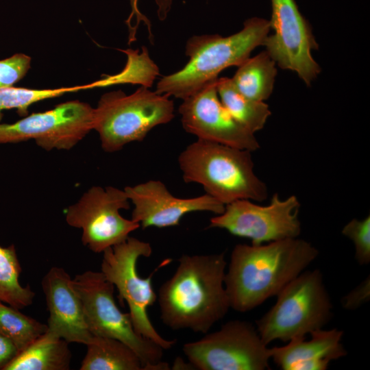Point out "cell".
I'll list each match as a JSON object with an SVG mask.
<instances>
[{
    "instance_id": "9",
    "label": "cell",
    "mask_w": 370,
    "mask_h": 370,
    "mask_svg": "<svg viewBox=\"0 0 370 370\" xmlns=\"http://www.w3.org/2000/svg\"><path fill=\"white\" fill-rule=\"evenodd\" d=\"M182 350L195 369H270L269 348L256 327L246 321H227L219 330L184 344Z\"/></svg>"
},
{
    "instance_id": "18",
    "label": "cell",
    "mask_w": 370,
    "mask_h": 370,
    "mask_svg": "<svg viewBox=\"0 0 370 370\" xmlns=\"http://www.w3.org/2000/svg\"><path fill=\"white\" fill-rule=\"evenodd\" d=\"M68 344L46 332L21 351L5 370H68L71 359Z\"/></svg>"
},
{
    "instance_id": "21",
    "label": "cell",
    "mask_w": 370,
    "mask_h": 370,
    "mask_svg": "<svg viewBox=\"0 0 370 370\" xmlns=\"http://www.w3.org/2000/svg\"><path fill=\"white\" fill-rule=\"evenodd\" d=\"M217 88L221 103L237 121L254 134L264 127L271 115L267 103L241 95L231 78H217Z\"/></svg>"
},
{
    "instance_id": "25",
    "label": "cell",
    "mask_w": 370,
    "mask_h": 370,
    "mask_svg": "<svg viewBox=\"0 0 370 370\" xmlns=\"http://www.w3.org/2000/svg\"><path fill=\"white\" fill-rule=\"evenodd\" d=\"M342 234L349 238L355 247V258L361 264L370 262V216L359 220L354 219L342 230Z\"/></svg>"
},
{
    "instance_id": "5",
    "label": "cell",
    "mask_w": 370,
    "mask_h": 370,
    "mask_svg": "<svg viewBox=\"0 0 370 370\" xmlns=\"http://www.w3.org/2000/svg\"><path fill=\"white\" fill-rule=\"evenodd\" d=\"M275 304L256 321V329L268 345L305 338L332 319V304L319 269L303 271L277 295Z\"/></svg>"
},
{
    "instance_id": "3",
    "label": "cell",
    "mask_w": 370,
    "mask_h": 370,
    "mask_svg": "<svg viewBox=\"0 0 370 370\" xmlns=\"http://www.w3.org/2000/svg\"><path fill=\"white\" fill-rule=\"evenodd\" d=\"M270 29L269 21L253 17L245 21L241 31L228 36L190 37L185 47L188 62L178 71L162 77L156 92L184 99L217 79L223 70L241 65L255 48L263 45Z\"/></svg>"
},
{
    "instance_id": "11",
    "label": "cell",
    "mask_w": 370,
    "mask_h": 370,
    "mask_svg": "<svg viewBox=\"0 0 370 370\" xmlns=\"http://www.w3.org/2000/svg\"><path fill=\"white\" fill-rule=\"evenodd\" d=\"M299 207L295 195L281 199L275 193L267 206L239 199L226 204L221 214L211 218L208 227L249 238L252 245L297 238L301 232Z\"/></svg>"
},
{
    "instance_id": "1",
    "label": "cell",
    "mask_w": 370,
    "mask_h": 370,
    "mask_svg": "<svg viewBox=\"0 0 370 370\" xmlns=\"http://www.w3.org/2000/svg\"><path fill=\"white\" fill-rule=\"evenodd\" d=\"M225 254L182 255L157 295L160 319L173 330L206 334L230 308L224 280Z\"/></svg>"
},
{
    "instance_id": "30",
    "label": "cell",
    "mask_w": 370,
    "mask_h": 370,
    "mask_svg": "<svg viewBox=\"0 0 370 370\" xmlns=\"http://www.w3.org/2000/svg\"><path fill=\"white\" fill-rule=\"evenodd\" d=\"M172 367L173 369H188L186 367H189L190 369H195L190 362L188 364L184 363V360L180 358L175 359Z\"/></svg>"
},
{
    "instance_id": "26",
    "label": "cell",
    "mask_w": 370,
    "mask_h": 370,
    "mask_svg": "<svg viewBox=\"0 0 370 370\" xmlns=\"http://www.w3.org/2000/svg\"><path fill=\"white\" fill-rule=\"evenodd\" d=\"M31 58L16 53L0 60V88L12 86L20 81L30 68Z\"/></svg>"
},
{
    "instance_id": "14",
    "label": "cell",
    "mask_w": 370,
    "mask_h": 370,
    "mask_svg": "<svg viewBox=\"0 0 370 370\" xmlns=\"http://www.w3.org/2000/svg\"><path fill=\"white\" fill-rule=\"evenodd\" d=\"M217 78L183 99L178 112L184 130L198 139L251 152L257 150L260 145L254 134L237 121L221 103Z\"/></svg>"
},
{
    "instance_id": "12",
    "label": "cell",
    "mask_w": 370,
    "mask_h": 370,
    "mask_svg": "<svg viewBox=\"0 0 370 370\" xmlns=\"http://www.w3.org/2000/svg\"><path fill=\"white\" fill-rule=\"evenodd\" d=\"M95 108L69 101L14 123L0 124V143L34 140L45 150L70 149L93 130Z\"/></svg>"
},
{
    "instance_id": "8",
    "label": "cell",
    "mask_w": 370,
    "mask_h": 370,
    "mask_svg": "<svg viewBox=\"0 0 370 370\" xmlns=\"http://www.w3.org/2000/svg\"><path fill=\"white\" fill-rule=\"evenodd\" d=\"M81 299L87 326L93 336L118 339L131 347L141 360L145 370H168L162 362L164 349L138 334L129 312L116 306L114 286L100 271H86L73 279Z\"/></svg>"
},
{
    "instance_id": "22",
    "label": "cell",
    "mask_w": 370,
    "mask_h": 370,
    "mask_svg": "<svg viewBox=\"0 0 370 370\" xmlns=\"http://www.w3.org/2000/svg\"><path fill=\"white\" fill-rule=\"evenodd\" d=\"M21 267L13 245L0 246V301L17 309L32 304L35 293L19 282Z\"/></svg>"
},
{
    "instance_id": "23",
    "label": "cell",
    "mask_w": 370,
    "mask_h": 370,
    "mask_svg": "<svg viewBox=\"0 0 370 370\" xmlns=\"http://www.w3.org/2000/svg\"><path fill=\"white\" fill-rule=\"evenodd\" d=\"M47 325L0 301V333L10 339L19 352L45 334Z\"/></svg>"
},
{
    "instance_id": "7",
    "label": "cell",
    "mask_w": 370,
    "mask_h": 370,
    "mask_svg": "<svg viewBox=\"0 0 370 370\" xmlns=\"http://www.w3.org/2000/svg\"><path fill=\"white\" fill-rule=\"evenodd\" d=\"M152 254L150 243L134 237L106 249L103 252L101 272L119 292L121 302L125 301L129 307V314L136 332L158 344L164 350L176 343L175 339L163 338L156 330L148 315V308L157 300L152 286L154 274L169 264L172 259L166 258L145 278L137 271L140 258H148Z\"/></svg>"
},
{
    "instance_id": "28",
    "label": "cell",
    "mask_w": 370,
    "mask_h": 370,
    "mask_svg": "<svg viewBox=\"0 0 370 370\" xmlns=\"http://www.w3.org/2000/svg\"><path fill=\"white\" fill-rule=\"evenodd\" d=\"M370 298L369 276L342 299L343 307L347 310H356Z\"/></svg>"
},
{
    "instance_id": "6",
    "label": "cell",
    "mask_w": 370,
    "mask_h": 370,
    "mask_svg": "<svg viewBox=\"0 0 370 370\" xmlns=\"http://www.w3.org/2000/svg\"><path fill=\"white\" fill-rule=\"evenodd\" d=\"M174 116L169 96L143 86L129 95L121 90L103 95L95 108L93 130L103 149L115 152L130 143L142 141L153 128Z\"/></svg>"
},
{
    "instance_id": "16",
    "label": "cell",
    "mask_w": 370,
    "mask_h": 370,
    "mask_svg": "<svg viewBox=\"0 0 370 370\" xmlns=\"http://www.w3.org/2000/svg\"><path fill=\"white\" fill-rule=\"evenodd\" d=\"M49 317L47 332L66 342L87 345L93 337L73 279L62 268L53 267L41 282Z\"/></svg>"
},
{
    "instance_id": "19",
    "label": "cell",
    "mask_w": 370,
    "mask_h": 370,
    "mask_svg": "<svg viewBox=\"0 0 370 370\" xmlns=\"http://www.w3.org/2000/svg\"><path fill=\"white\" fill-rule=\"evenodd\" d=\"M86 345L80 370H145L137 354L118 339L93 336Z\"/></svg>"
},
{
    "instance_id": "15",
    "label": "cell",
    "mask_w": 370,
    "mask_h": 370,
    "mask_svg": "<svg viewBox=\"0 0 370 370\" xmlns=\"http://www.w3.org/2000/svg\"><path fill=\"white\" fill-rule=\"evenodd\" d=\"M134 204L132 219L142 228L179 225L184 215L193 212L221 214L225 205L208 194L192 198L173 196L164 184L151 180L124 189Z\"/></svg>"
},
{
    "instance_id": "10",
    "label": "cell",
    "mask_w": 370,
    "mask_h": 370,
    "mask_svg": "<svg viewBox=\"0 0 370 370\" xmlns=\"http://www.w3.org/2000/svg\"><path fill=\"white\" fill-rule=\"evenodd\" d=\"M125 190L112 186H92L80 199L66 210V221L82 230V243L95 253L126 241L131 232L140 227L134 220L127 219L120 210L130 208Z\"/></svg>"
},
{
    "instance_id": "4",
    "label": "cell",
    "mask_w": 370,
    "mask_h": 370,
    "mask_svg": "<svg viewBox=\"0 0 370 370\" xmlns=\"http://www.w3.org/2000/svg\"><path fill=\"white\" fill-rule=\"evenodd\" d=\"M251 152L197 138L180 153L178 163L185 182L201 184L224 205L239 199L261 201L267 188L254 173Z\"/></svg>"
},
{
    "instance_id": "17",
    "label": "cell",
    "mask_w": 370,
    "mask_h": 370,
    "mask_svg": "<svg viewBox=\"0 0 370 370\" xmlns=\"http://www.w3.org/2000/svg\"><path fill=\"white\" fill-rule=\"evenodd\" d=\"M310 334V340L296 338L269 348L271 360L283 370H325L332 360L347 355L341 343L343 331L321 328Z\"/></svg>"
},
{
    "instance_id": "13",
    "label": "cell",
    "mask_w": 370,
    "mask_h": 370,
    "mask_svg": "<svg viewBox=\"0 0 370 370\" xmlns=\"http://www.w3.org/2000/svg\"><path fill=\"white\" fill-rule=\"evenodd\" d=\"M273 34L263 45L271 58L282 69L295 72L310 85L321 71L311 52L318 49L311 27L300 12L295 0H271Z\"/></svg>"
},
{
    "instance_id": "27",
    "label": "cell",
    "mask_w": 370,
    "mask_h": 370,
    "mask_svg": "<svg viewBox=\"0 0 370 370\" xmlns=\"http://www.w3.org/2000/svg\"><path fill=\"white\" fill-rule=\"evenodd\" d=\"M129 1L131 7V12L127 19L125 21V23L128 26L129 34L132 32V21L135 18L136 24L134 27L136 31L140 25V23L143 22L148 28L149 39L152 42L153 34L151 29V23L147 17L140 11L138 5V0H129ZM155 2L157 5V14L159 20L164 21L170 12L173 0H155Z\"/></svg>"
},
{
    "instance_id": "24",
    "label": "cell",
    "mask_w": 370,
    "mask_h": 370,
    "mask_svg": "<svg viewBox=\"0 0 370 370\" xmlns=\"http://www.w3.org/2000/svg\"><path fill=\"white\" fill-rule=\"evenodd\" d=\"M68 92L66 87L53 89H31L13 86L0 88V121L2 112L16 109L23 116L27 114L29 106L36 102L60 97Z\"/></svg>"
},
{
    "instance_id": "29",
    "label": "cell",
    "mask_w": 370,
    "mask_h": 370,
    "mask_svg": "<svg viewBox=\"0 0 370 370\" xmlns=\"http://www.w3.org/2000/svg\"><path fill=\"white\" fill-rule=\"evenodd\" d=\"M18 353L15 345L0 333V370H5Z\"/></svg>"
},
{
    "instance_id": "2",
    "label": "cell",
    "mask_w": 370,
    "mask_h": 370,
    "mask_svg": "<svg viewBox=\"0 0 370 370\" xmlns=\"http://www.w3.org/2000/svg\"><path fill=\"white\" fill-rule=\"evenodd\" d=\"M318 254L310 243L297 238L236 245L224 280L230 308L248 312L276 296Z\"/></svg>"
},
{
    "instance_id": "20",
    "label": "cell",
    "mask_w": 370,
    "mask_h": 370,
    "mask_svg": "<svg viewBox=\"0 0 370 370\" xmlns=\"http://www.w3.org/2000/svg\"><path fill=\"white\" fill-rule=\"evenodd\" d=\"M275 62L267 51L249 58L238 67L232 82L238 92L256 101H263L271 95L277 74Z\"/></svg>"
}]
</instances>
